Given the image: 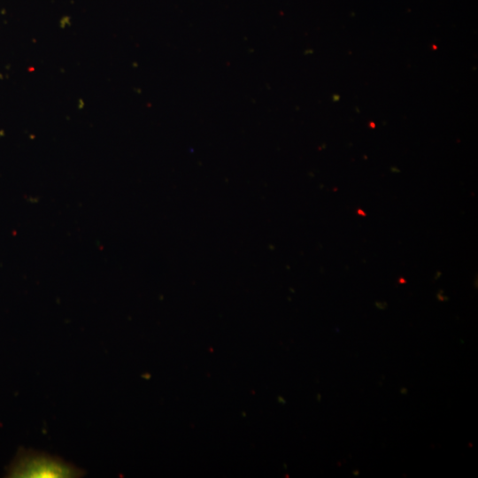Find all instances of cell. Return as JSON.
Instances as JSON below:
<instances>
[{
  "mask_svg": "<svg viewBox=\"0 0 478 478\" xmlns=\"http://www.w3.org/2000/svg\"><path fill=\"white\" fill-rule=\"evenodd\" d=\"M85 472L64 459L32 449H21L10 467L9 477L71 478L81 477Z\"/></svg>",
  "mask_w": 478,
  "mask_h": 478,
  "instance_id": "cell-1",
  "label": "cell"
},
{
  "mask_svg": "<svg viewBox=\"0 0 478 478\" xmlns=\"http://www.w3.org/2000/svg\"><path fill=\"white\" fill-rule=\"evenodd\" d=\"M360 215L362 214L363 216H366V214L362 212V210H358V212Z\"/></svg>",
  "mask_w": 478,
  "mask_h": 478,
  "instance_id": "cell-2",
  "label": "cell"
},
{
  "mask_svg": "<svg viewBox=\"0 0 478 478\" xmlns=\"http://www.w3.org/2000/svg\"><path fill=\"white\" fill-rule=\"evenodd\" d=\"M399 282L405 283V279H400Z\"/></svg>",
  "mask_w": 478,
  "mask_h": 478,
  "instance_id": "cell-3",
  "label": "cell"
}]
</instances>
